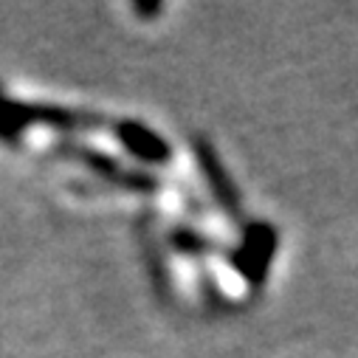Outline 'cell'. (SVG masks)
<instances>
[{"instance_id":"cell-6","label":"cell","mask_w":358,"mask_h":358,"mask_svg":"<svg viewBox=\"0 0 358 358\" xmlns=\"http://www.w3.org/2000/svg\"><path fill=\"white\" fill-rule=\"evenodd\" d=\"M169 245H172V251L184 254V257H206V254L220 251V245H217L212 237H206L203 231L189 229V226L172 229V231H169Z\"/></svg>"},{"instance_id":"cell-3","label":"cell","mask_w":358,"mask_h":358,"mask_svg":"<svg viewBox=\"0 0 358 358\" xmlns=\"http://www.w3.org/2000/svg\"><path fill=\"white\" fill-rule=\"evenodd\" d=\"M277 251V231L271 223H248L243 229L240 248L231 254L234 271L248 282V285H262L268 265Z\"/></svg>"},{"instance_id":"cell-1","label":"cell","mask_w":358,"mask_h":358,"mask_svg":"<svg viewBox=\"0 0 358 358\" xmlns=\"http://www.w3.org/2000/svg\"><path fill=\"white\" fill-rule=\"evenodd\" d=\"M105 124H108V116L96 110L20 102V99H9L0 91V141L3 144H20V136L26 127H51L62 133H79V130H102Z\"/></svg>"},{"instance_id":"cell-2","label":"cell","mask_w":358,"mask_h":358,"mask_svg":"<svg viewBox=\"0 0 358 358\" xmlns=\"http://www.w3.org/2000/svg\"><path fill=\"white\" fill-rule=\"evenodd\" d=\"M54 152L62 155V158H68V161L82 164L87 172H94L96 178H102L105 184H113V187H122V189H130V192L150 195V192H158V187H161L155 175L141 172V169L122 166L113 155L99 152V150H94V147L73 144V141H59V144L54 147Z\"/></svg>"},{"instance_id":"cell-5","label":"cell","mask_w":358,"mask_h":358,"mask_svg":"<svg viewBox=\"0 0 358 358\" xmlns=\"http://www.w3.org/2000/svg\"><path fill=\"white\" fill-rule=\"evenodd\" d=\"M113 133L119 138V144L141 164H152V166H161V164H169L172 161V147L164 136H158L152 127H147L144 122L138 119H119L113 124Z\"/></svg>"},{"instance_id":"cell-4","label":"cell","mask_w":358,"mask_h":358,"mask_svg":"<svg viewBox=\"0 0 358 358\" xmlns=\"http://www.w3.org/2000/svg\"><path fill=\"white\" fill-rule=\"evenodd\" d=\"M192 150H195L198 166H201V172H203V178H206V187H209V192L215 195V203H217L231 220H240V217H243L240 192H237L234 181L229 178V172H226V166H223V161H220L215 144H212L209 138L198 136L195 144H192Z\"/></svg>"},{"instance_id":"cell-7","label":"cell","mask_w":358,"mask_h":358,"mask_svg":"<svg viewBox=\"0 0 358 358\" xmlns=\"http://www.w3.org/2000/svg\"><path fill=\"white\" fill-rule=\"evenodd\" d=\"M141 243H144V259H147V268H150V277H152L158 294L166 296V291H169V274H166V268H164V259H161V254H158V248H155V243H152L150 234L147 237L141 234Z\"/></svg>"},{"instance_id":"cell-8","label":"cell","mask_w":358,"mask_h":358,"mask_svg":"<svg viewBox=\"0 0 358 358\" xmlns=\"http://www.w3.org/2000/svg\"><path fill=\"white\" fill-rule=\"evenodd\" d=\"M133 12L138 17H158L164 12V3H158V0H138V3H133Z\"/></svg>"}]
</instances>
